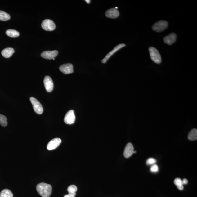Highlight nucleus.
Returning a JSON list of instances; mask_svg holds the SVG:
<instances>
[{
	"label": "nucleus",
	"mask_w": 197,
	"mask_h": 197,
	"mask_svg": "<svg viewBox=\"0 0 197 197\" xmlns=\"http://www.w3.org/2000/svg\"><path fill=\"white\" fill-rule=\"evenodd\" d=\"M36 190L42 197H49L52 192V186L49 184L42 182L37 186Z\"/></svg>",
	"instance_id": "obj_1"
},
{
	"label": "nucleus",
	"mask_w": 197,
	"mask_h": 197,
	"mask_svg": "<svg viewBox=\"0 0 197 197\" xmlns=\"http://www.w3.org/2000/svg\"><path fill=\"white\" fill-rule=\"evenodd\" d=\"M150 56L152 60L155 63L160 64L161 62V56L157 50L153 47H150L149 48Z\"/></svg>",
	"instance_id": "obj_2"
},
{
	"label": "nucleus",
	"mask_w": 197,
	"mask_h": 197,
	"mask_svg": "<svg viewBox=\"0 0 197 197\" xmlns=\"http://www.w3.org/2000/svg\"><path fill=\"white\" fill-rule=\"evenodd\" d=\"M168 26V24L167 21L161 20L155 23L152 26V29L157 32H160L164 30Z\"/></svg>",
	"instance_id": "obj_3"
},
{
	"label": "nucleus",
	"mask_w": 197,
	"mask_h": 197,
	"mask_svg": "<svg viewBox=\"0 0 197 197\" xmlns=\"http://www.w3.org/2000/svg\"><path fill=\"white\" fill-rule=\"evenodd\" d=\"M30 99L35 112L39 115L42 114L43 112V108L41 103L34 97H31Z\"/></svg>",
	"instance_id": "obj_4"
},
{
	"label": "nucleus",
	"mask_w": 197,
	"mask_h": 197,
	"mask_svg": "<svg viewBox=\"0 0 197 197\" xmlns=\"http://www.w3.org/2000/svg\"><path fill=\"white\" fill-rule=\"evenodd\" d=\"M41 26L43 30L47 31H53L56 28L55 23L49 19L43 20L41 24Z\"/></svg>",
	"instance_id": "obj_5"
},
{
	"label": "nucleus",
	"mask_w": 197,
	"mask_h": 197,
	"mask_svg": "<svg viewBox=\"0 0 197 197\" xmlns=\"http://www.w3.org/2000/svg\"><path fill=\"white\" fill-rule=\"evenodd\" d=\"M75 116L73 110L68 111L64 118V122L66 124H72L74 123L75 121Z\"/></svg>",
	"instance_id": "obj_6"
},
{
	"label": "nucleus",
	"mask_w": 197,
	"mask_h": 197,
	"mask_svg": "<svg viewBox=\"0 0 197 197\" xmlns=\"http://www.w3.org/2000/svg\"><path fill=\"white\" fill-rule=\"evenodd\" d=\"M45 87L47 92H50L53 90L54 84L52 80L50 77L46 76L43 80Z\"/></svg>",
	"instance_id": "obj_7"
},
{
	"label": "nucleus",
	"mask_w": 197,
	"mask_h": 197,
	"mask_svg": "<svg viewBox=\"0 0 197 197\" xmlns=\"http://www.w3.org/2000/svg\"><path fill=\"white\" fill-rule=\"evenodd\" d=\"M59 69L64 74L73 73V66L71 64L68 63L63 64L60 66Z\"/></svg>",
	"instance_id": "obj_8"
},
{
	"label": "nucleus",
	"mask_w": 197,
	"mask_h": 197,
	"mask_svg": "<svg viewBox=\"0 0 197 197\" xmlns=\"http://www.w3.org/2000/svg\"><path fill=\"white\" fill-rule=\"evenodd\" d=\"M61 142V140L59 138H55L51 140L47 146V149L48 150H52L59 146Z\"/></svg>",
	"instance_id": "obj_9"
},
{
	"label": "nucleus",
	"mask_w": 197,
	"mask_h": 197,
	"mask_svg": "<svg viewBox=\"0 0 197 197\" xmlns=\"http://www.w3.org/2000/svg\"><path fill=\"white\" fill-rule=\"evenodd\" d=\"M126 45L124 43H122V44H120L118 45L117 46L114 47L112 51L107 54L106 56L101 61V63H106L110 57L112 56L114 53H115L118 51L120 49H121L122 47H125Z\"/></svg>",
	"instance_id": "obj_10"
},
{
	"label": "nucleus",
	"mask_w": 197,
	"mask_h": 197,
	"mask_svg": "<svg viewBox=\"0 0 197 197\" xmlns=\"http://www.w3.org/2000/svg\"><path fill=\"white\" fill-rule=\"evenodd\" d=\"M58 53L56 50L53 51H45L41 54V56L45 59L51 60L55 59Z\"/></svg>",
	"instance_id": "obj_11"
},
{
	"label": "nucleus",
	"mask_w": 197,
	"mask_h": 197,
	"mask_svg": "<svg viewBox=\"0 0 197 197\" xmlns=\"http://www.w3.org/2000/svg\"><path fill=\"white\" fill-rule=\"evenodd\" d=\"M134 147L131 143H128L126 145L124 152V156L126 158H128L133 154Z\"/></svg>",
	"instance_id": "obj_12"
},
{
	"label": "nucleus",
	"mask_w": 197,
	"mask_h": 197,
	"mask_svg": "<svg viewBox=\"0 0 197 197\" xmlns=\"http://www.w3.org/2000/svg\"><path fill=\"white\" fill-rule=\"evenodd\" d=\"M119 15V11L114 8L109 9L105 12V16L109 18L112 19L117 18Z\"/></svg>",
	"instance_id": "obj_13"
},
{
	"label": "nucleus",
	"mask_w": 197,
	"mask_h": 197,
	"mask_svg": "<svg viewBox=\"0 0 197 197\" xmlns=\"http://www.w3.org/2000/svg\"><path fill=\"white\" fill-rule=\"evenodd\" d=\"M177 38V36L174 33H171L166 36L163 39L164 42L168 45H171L175 43Z\"/></svg>",
	"instance_id": "obj_14"
},
{
	"label": "nucleus",
	"mask_w": 197,
	"mask_h": 197,
	"mask_svg": "<svg viewBox=\"0 0 197 197\" xmlns=\"http://www.w3.org/2000/svg\"><path fill=\"white\" fill-rule=\"evenodd\" d=\"M14 53V50L13 48L11 47H8L5 48L2 51L1 53L4 57L6 58H9Z\"/></svg>",
	"instance_id": "obj_15"
},
{
	"label": "nucleus",
	"mask_w": 197,
	"mask_h": 197,
	"mask_svg": "<svg viewBox=\"0 0 197 197\" xmlns=\"http://www.w3.org/2000/svg\"><path fill=\"white\" fill-rule=\"evenodd\" d=\"M188 138L189 140L194 141L197 139V130L196 128H194L190 130L189 132Z\"/></svg>",
	"instance_id": "obj_16"
},
{
	"label": "nucleus",
	"mask_w": 197,
	"mask_h": 197,
	"mask_svg": "<svg viewBox=\"0 0 197 197\" xmlns=\"http://www.w3.org/2000/svg\"><path fill=\"white\" fill-rule=\"evenodd\" d=\"M13 195L11 190L5 189L0 193V197H13Z\"/></svg>",
	"instance_id": "obj_17"
},
{
	"label": "nucleus",
	"mask_w": 197,
	"mask_h": 197,
	"mask_svg": "<svg viewBox=\"0 0 197 197\" xmlns=\"http://www.w3.org/2000/svg\"><path fill=\"white\" fill-rule=\"evenodd\" d=\"M6 34L7 36L11 37H17L20 35L19 33L17 31L12 29L7 30Z\"/></svg>",
	"instance_id": "obj_18"
},
{
	"label": "nucleus",
	"mask_w": 197,
	"mask_h": 197,
	"mask_svg": "<svg viewBox=\"0 0 197 197\" xmlns=\"http://www.w3.org/2000/svg\"><path fill=\"white\" fill-rule=\"evenodd\" d=\"M10 18L9 14L1 10H0V20L1 21H7Z\"/></svg>",
	"instance_id": "obj_19"
},
{
	"label": "nucleus",
	"mask_w": 197,
	"mask_h": 197,
	"mask_svg": "<svg viewBox=\"0 0 197 197\" xmlns=\"http://www.w3.org/2000/svg\"><path fill=\"white\" fill-rule=\"evenodd\" d=\"M174 184L177 186L180 190H182L184 189L183 184L182 180L179 178H176L174 180Z\"/></svg>",
	"instance_id": "obj_20"
},
{
	"label": "nucleus",
	"mask_w": 197,
	"mask_h": 197,
	"mask_svg": "<svg viewBox=\"0 0 197 197\" xmlns=\"http://www.w3.org/2000/svg\"><path fill=\"white\" fill-rule=\"evenodd\" d=\"M0 125L5 127L7 125V118L2 115L0 114Z\"/></svg>",
	"instance_id": "obj_21"
},
{
	"label": "nucleus",
	"mask_w": 197,
	"mask_h": 197,
	"mask_svg": "<svg viewBox=\"0 0 197 197\" xmlns=\"http://www.w3.org/2000/svg\"><path fill=\"white\" fill-rule=\"evenodd\" d=\"M68 193H75L77 190V187L74 185H72L68 186L67 189Z\"/></svg>",
	"instance_id": "obj_22"
},
{
	"label": "nucleus",
	"mask_w": 197,
	"mask_h": 197,
	"mask_svg": "<svg viewBox=\"0 0 197 197\" xmlns=\"http://www.w3.org/2000/svg\"><path fill=\"white\" fill-rule=\"evenodd\" d=\"M156 163V159L154 158H152L149 159L146 162L147 165H149L155 164V163Z\"/></svg>",
	"instance_id": "obj_23"
},
{
	"label": "nucleus",
	"mask_w": 197,
	"mask_h": 197,
	"mask_svg": "<svg viewBox=\"0 0 197 197\" xmlns=\"http://www.w3.org/2000/svg\"><path fill=\"white\" fill-rule=\"evenodd\" d=\"M150 171L152 172H157L159 171V167L156 164L153 165L150 168Z\"/></svg>",
	"instance_id": "obj_24"
},
{
	"label": "nucleus",
	"mask_w": 197,
	"mask_h": 197,
	"mask_svg": "<svg viewBox=\"0 0 197 197\" xmlns=\"http://www.w3.org/2000/svg\"><path fill=\"white\" fill-rule=\"evenodd\" d=\"M76 195L75 193H68L67 195H65L64 197H75Z\"/></svg>",
	"instance_id": "obj_25"
},
{
	"label": "nucleus",
	"mask_w": 197,
	"mask_h": 197,
	"mask_svg": "<svg viewBox=\"0 0 197 197\" xmlns=\"http://www.w3.org/2000/svg\"><path fill=\"white\" fill-rule=\"evenodd\" d=\"M182 181L183 184H186L188 183V180L186 179H184Z\"/></svg>",
	"instance_id": "obj_26"
},
{
	"label": "nucleus",
	"mask_w": 197,
	"mask_h": 197,
	"mask_svg": "<svg viewBox=\"0 0 197 197\" xmlns=\"http://www.w3.org/2000/svg\"><path fill=\"white\" fill-rule=\"evenodd\" d=\"M86 1V2L88 4L90 3L91 2L90 0H86V1Z\"/></svg>",
	"instance_id": "obj_27"
},
{
	"label": "nucleus",
	"mask_w": 197,
	"mask_h": 197,
	"mask_svg": "<svg viewBox=\"0 0 197 197\" xmlns=\"http://www.w3.org/2000/svg\"><path fill=\"white\" fill-rule=\"evenodd\" d=\"M136 153V151H134L133 152V153Z\"/></svg>",
	"instance_id": "obj_28"
}]
</instances>
